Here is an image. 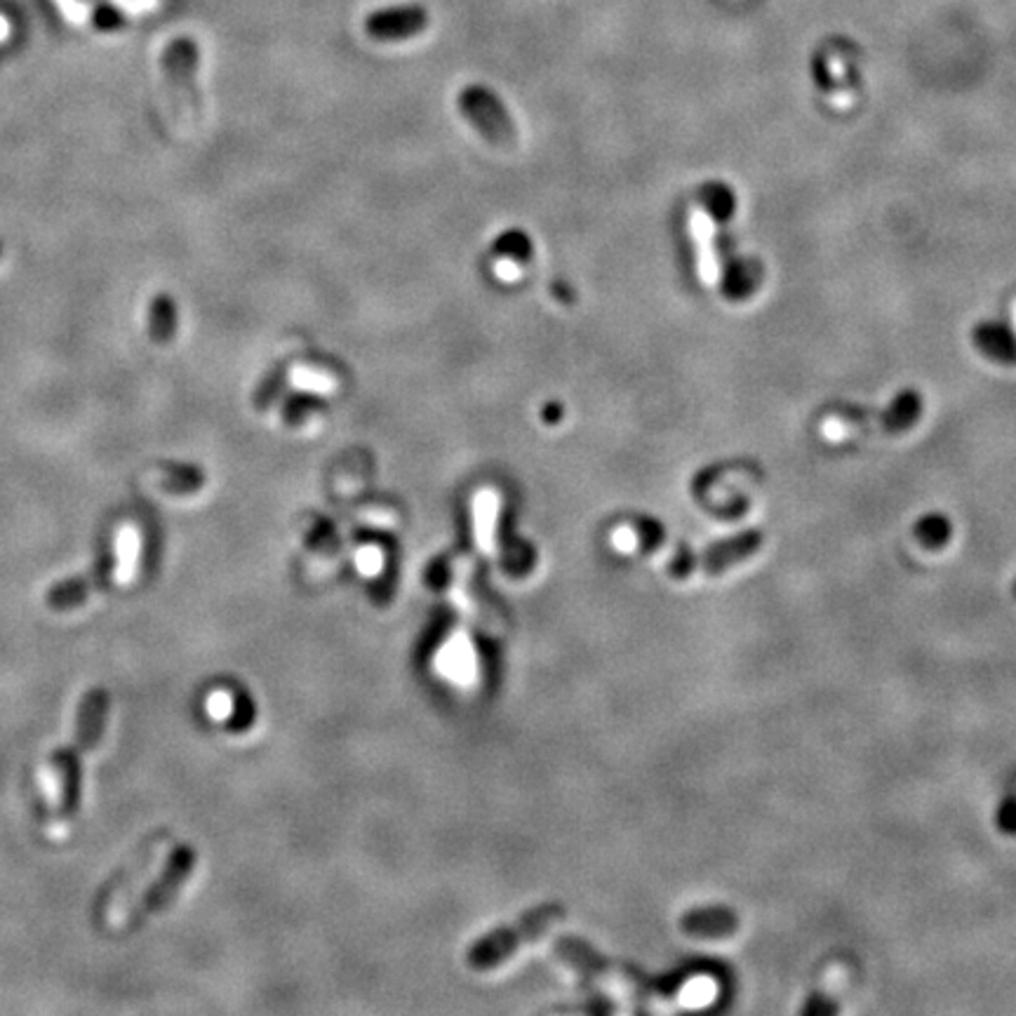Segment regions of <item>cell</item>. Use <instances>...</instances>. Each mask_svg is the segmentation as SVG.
I'll return each instance as SVG.
<instances>
[{
	"label": "cell",
	"mask_w": 1016,
	"mask_h": 1016,
	"mask_svg": "<svg viewBox=\"0 0 1016 1016\" xmlns=\"http://www.w3.org/2000/svg\"><path fill=\"white\" fill-rule=\"evenodd\" d=\"M358 560H360V563H367V565H363L365 572H375V570H379V565H375V560H379V553L372 551V549H365V551L360 553Z\"/></svg>",
	"instance_id": "44dd1931"
},
{
	"label": "cell",
	"mask_w": 1016,
	"mask_h": 1016,
	"mask_svg": "<svg viewBox=\"0 0 1016 1016\" xmlns=\"http://www.w3.org/2000/svg\"><path fill=\"white\" fill-rule=\"evenodd\" d=\"M52 6L60 10L66 24L85 26L93 20V8L87 6V0H52Z\"/></svg>",
	"instance_id": "ac0fdd59"
},
{
	"label": "cell",
	"mask_w": 1016,
	"mask_h": 1016,
	"mask_svg": "<svg viewBox=\"0 0 1016 1016\" xmlns=\"http://www.w3.org/2000/svg\"><path fill=\"white\" fill-rule=\"evenodd\" d=\"M760 283V267L756 261L739 259L732 261V267L727 269L723 278V292L729 296V300H746L748 294L758 290Z\"/></svg>",
	"instance_id": "30bf717a"
},
{
	"label": "cell",
	"mask_w": 1016,
	"mask_h": 1016,
	"mask_svg": "<svg viewBox=\"0 0 1016 1016\" xmlns=\"http://www.w3.org/2000/svg\"><path fill=\"white\" fill-rule=\"evenodd\" d=\"M191 871H194V852L186 850V847L174 852L172 862L167 864L165 873L161 875V880H158L149 889V895L142 899V904H139L137 918H144L149 914H155V910L165 908L170 904V899L177 895V889L188 878Z\"/></svg>",
	"instance_id": "5b68a950"
},
{
	"label": "cell",
	"mask_w": 1016,
	"mask_h": 1016,
	"mask_svg": "<svg viewBox=\"0 0 1016 1016\" xmlns=\"http://www.w3.org/2000/svg\"><path fill=\"white\" fill-rule=\"evenodd\" d=\"M541 412H549V417H547V414L541 417V419H544L547 424H555V422H560V408H558V406H547V408L541 410Z\"/></svg>",
	"instance_id": "7402d4cb"
},
{
	"label": "cell",
	"mask_w": 1016,
	"mask_h": 1016,
	"mask_svg": "<svg viewBox=\"0 0 1016 1016\" xmlns=\"http://www.w3.org/2000/svg\"><path fill=\"white\" fill-rule=\"evenodd\" d=\"M692 234L699 242V250H702V273L706 280H711L715 275V264H711V221L704 209H694L692 213Z\"/></svg>",
	"instance_id": "e0dca14e"
},
{
	"label": "cell",
	"mask_w": 1016,
	"mask_h": 1016,
	"mask_svg": "<svg viewBox=\"0 0 1016 1016\" xmlns=\"http://www.w3.org/2000/svg\"><path fill=\"white\" fill-rule=\"evenodd\" d=\"M563 916H565V910L555 904L532 910L530 916H525L520 920V925L508 927V930H499L473 945L466 955L468 965L473 970H489V968L499 965L508 953H514L518 949L522 939H534L539 934H544Z\"/></svg>",
	"instance_id": "6da1fadb"
},
{
	"label": "cell",
	"mask_w": 1016,
	"mask_h": 1016,
	"mask_svg": "<svg viewBox=\"0 0 1016 1016\" xmlns=\"http://www.w3.org/2000/svg\"><path fill=\"white\" fill-rule=\"evenodd\" d=\"M177 332V306L170 294H155L149 304V337L155 344H170Z\"/></svg>",
	"instance_id": "9c48e42d"
},
{
	"label": "cell",
	"mask_w": 1016,
	"mask_h": 1016,
	"mask_svg": "<svg viewBox=\"0 0 1016 1016\" xmlns=\"http://www.w3.org/2000/svg\"><path fill=\"white\" fill-rule=\"evenodd\" d=\"M499 516V499L495 493H480L476 497V537L483 551H493L495 525Z\"/></svg>",
	"instance_id": "8fae6325"
},
{
	"label": "cell",
	"mask_w": 1016,
	"mask_h": 1016,
	"mask_svg": "<svg viewBox=\"0 0 1016 1016\" xmlns=\"http://www.w3.org/2000/svg\"><path fill=\"white\" fill-rule=\"evenodd\" d=\"M0 257H3V242H0Z\"/></svg>",
	"instance_id": "d4e9b609"
},
{
	"label": "cell",
	"mask_w": 1016,
	"mask_h": 1016,
	"mask_svg": "<svg viewBox=\"0 0 1016 1016\" xmlns=\"http://www.w3.org/2000/svg\"><path fill=\"white\" fill-rule=\"evenodd\" d=\"M699 198H702L706 213L717 221H727L734 215V209H737V196L725 184H706Z\"/></svg>",
	"instance_id": "4fadbf2b"
},
{
	"label": "cell",
	"mask_w": 1016,
	"mask_h": 1016,
	"mask_svg": "<svg viewBox=\"0 0 1016 1016\" xmlns=\"http://www.w3.org/2000/svg\"><path fill=\"white\" fill-rule=\"evenodd\" d=\"M765 544V534L760 530H746L734 537L721 539L711 544L699 555L692 553V572L699 570L709 576H721L727 570L742 565L744 560L756 555Z\"/></svg>",
	"instance_id": "3957f363"
},
{
	"label": "cell",
	"mask_w": 1016,
	"mask_h": 1016,
	"mask_svg": "<svg viewBox=\"0 0 1016 1016\" xmlns=\"http://www.w3.org/2000/svg\"><path fill=\"white\" fill-rule=\"evenodd\" d=\"M916 537L925 549H941L951 537V522L939 514L925 516L916 522Z\"/></svg>",
	"instance_id": "5bb4252c"
},
{
	"label": "cell",
	"mask_w": 1016,
	"mask_h": 1016,
	"mask_svg": "<svg viewBox=\"0 0 1016 1016\" xmlns=\"http://www.w3.org/2000/svg\"><path fill=\"white\" fill-rule=\"evenodd\" d=\"M922 414V398L916 391H901L889 402L883 414V426L889 433H901L914 426Z\"/></svg>",
	"instance_id": "ba28073f"
},
{
	"label": "cell",
	"mask_w": 1016,
	"mask_h": 1016,
	"mask_svg": "<svg viewBox=\"0 0 1016 1016\" xmlns=\"http://www.w3.org/2000/svg\"><path fill=\"white\" fill-rule=\"evenodd\" d=\"M292 381L296 383V387H300L302 391L306 393H315V396H325V393H332L337 389V381L332 379L329 375L321 372V370H313V367H294L292 370Z\"/></svg>",
	"instance_id": "2e32d148"
},
{
	"label": "cell",
	"mask_w": 1016,
	"mask_h": 1016,
	"mask_svg": "<svg viewBox=\"0 0 1016 1016\" xmlns=\"http://www.w3.org/2000/svg\"><path fill=\"white\" fill-rule=\"evenodd\" d=\"M495 273L501 278V280H508V283H514V280L520 278L522 273V264H518V261L514 259H506L501 257L497 264H495Z\"/></svg>",
	"instance_id": "d6986e66"
},
{
	"label": "cell",
	"mask_w": 1016,
	"mask_h": 1016,
	"mask_svg": "<svg viewBox=\"0 0 1016 1016\" xmlns=\"http://www.w3.org/2000/svg\"><path fill=\"white\" fill-rule=\"evenodd\" d=\"M495 250L506 259L518 261V264H525V261H530L532 252H534L530 236L525 231H520V229H511V231L501 234L497 238V242H495Z\"/></svg>",
	"instance_id": "9a60e30c"
},
{
	"label": "cell",
	"mask_w": 1016,
	"mask_h": 1016,
	"mask_svg": "<svg viewBox=\"0 0 1016 1016\" xmlns=\"http://www.w3.org/2000/svg\"><path fill=\"white\" fill-rule=\"evenodd\" d=\"M680 930L696 939H725L739 930V918L725 906L692 908L680 918Z\"/></svg>",
	"instance_id": "8992f818"
},
{
	"label": "cell",
	"mask_w": 1016,
	"mask_h": 1016,
	"mask_svg": "<svg viewBox=\"0 0 1016 1016\" xmlns=\"http://www.w3.org/2000/svg\"><path fill=\"white\" fill-rule=\"evenodd\" d=\"M974 346L984 354L988 360L1001 365L1016 363V339L1012 332L997 323H981L972 332Z\"/></svg>",
	"instance_id": "52a82bcc"
},
{
	"label": "cell",
	"mask_w": 1016,
	"mask_h": 1016,
	"mask_svg": "<svg viewBox=\"0 0 1016 1016\" xmlns=\"http://www.w3.org/2000/svg\"><path fill=\"white\" fill-rule=\"evenodd\" d=\"M1012 595H1014V601H1016V580L1012 582Z\"/></svg>",
	"instance_id": "cb8c5ba5"
},
{
	"label": "cell",
	"mask_w": 1016,
	"mask_h": 1016,
	"mask_svg": "<svg viewBox=\"0 0 1016 1016\" xmlns=\"http://www.w3.org/2000/svg\"><path fill=\"white\" fill-rule=\"evenodd\" d=\"M460 109L464 118L476 128L487 142L497 147H511L516 142V126L504 109L495 90L485 85H466L460 93Z\"/></svg>",
	"instance_id": "7a4b0ae2"
},
{
	"label": "cell",
	"mask_w": 1016,
	"mask_h": 1016,
	"mask_svg": "<svg viewBox=\"0 0 1016 1016\" xmlns=\"http://www.w3.org/2000/svg\"><path fill=\"white\" fill-rule=\"evenodd\" d=\"M10 33H12V26H10V22L6 20L3 14H0V43H6V41L10 39Z\"/></svg>",
	"instance_id": "603a6c76"
},
{
	"label": "cell",
	"mask_w": 1016,
	"mask_h": 1016,
	"mask_svg": "<svg viewBox=\"0 0 1016 1016\" xmlns=\"http://www.w3.org/2000/svg\"><path fill=\"white\" fill-rule=\"evenodd\" d=\"M429 26V10L424 6L381 8L365 17V33L381 43H396L419 36Z\"/></svg>",
	"instance_id": "277c9868"
},
{
	"label": "cell",
	"mask_w": 1016,
	"mask_h": 1016,
	"mask_svg": "<svg viewBox=\"0 0 1016 1016\" xmlns=\"http://www.w3.org/2000/svg\"><path fill=\"white\" fill-rule=\"evenodd\" d=\"M207 709H209V713H213V717H226L231 711L229 694H224V692L213 694V696H209V702H207Z\"/></svg>",
	"instance_id": "ffe728a7"
},
{
	"label": "cell",
	"mask_w": 1016,
	"mask_h": 1016,
	"mask_svg": "<svg viewBox=\"0 0 1016 1016\" xmlns=\"http://www.w3.org/2000/svg\"><path fill=\"white\" fill-rule=\"evenodd\" d=\"M118 568H116V580L120 584H126L130 582L134 572H137V560H139V534L137 530L132 528V525H126V528H122L118 532Z\"/></svg>",
	"instance_id": "7c38bea8"
}]
</instances>
